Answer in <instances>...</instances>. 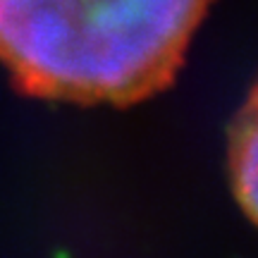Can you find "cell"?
<instances>
[{
	"mask_svg": "<svg viewBox=\"0 0 258 258\" xmlns=\"http://www.w3.org/2000/svg\"><path fill=\"white\" fill-rule=\"evenodd\" d=\"M211 0H0V64L19 91L132 105L167 89Z\"/></svg>",
	"mask_w": 258,
	"mask_h": 258,
	"instance_id": "6da1fadb",
	"label": "cell"
},
{
	"mask_svg": "<svg viewBox=\"0 0 258 258\" xmlns=\"http://www.w3.org/2000/svg\"><path fill=\"white\" fill-rule=\"evenodd\" d=\"M230 179L239 206L258 225V82L230 124Z\"/></svg>",
	"mask_w": 258,
	"mask_h": 258,
	"instance_id": "7a4b0ae2",
	"label": "cell"
}]
</instances>
